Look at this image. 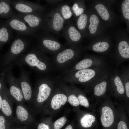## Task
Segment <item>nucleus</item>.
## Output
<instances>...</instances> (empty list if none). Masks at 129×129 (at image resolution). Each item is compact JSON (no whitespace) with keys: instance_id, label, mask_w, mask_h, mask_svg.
Here are the masks:
<instances>
[{"instance_id":"obj_1","label":"nucleus","mask_w":129,"mask_h":129,"mask_svg":"<svg viewBox=\"0 0 129 129\" xmlns=\"http://www.w3.org/2000/svg\"><path fill=\"white\" fill-rule=\"evenodd\" d=\"M15 65H27L35 70L45 73L48 69V61L44 52L38 46L30 49L20 55L8 68L12 69Z\"/></svg>"},{"instance_id":"obj_2","label":"nucleus","mask_w":129,"mask_h":129,"mask_svg":"<svg viewBox=\"0 0 129 129\" xmlns=\"http://www.w3.org/2000/svg\"><path fill=\"white\" fill-rule=\"evenodd\" d=\"M29 45L28 41L25 39L20 37L16 38L0 61L3 69L10 66L20 55L25 53Z\"/></svg>"},{"instance_id":"obj_3","label":"nucleus","mask_w":129,"mask_h":129,"mask_svg":"<svg viewBox=\"0 0 129 129\" xmlns=\"http://www.w3.org/2000/svg\"><path fill=\"white\" fill-rule=\"evenodd\" d=\"M57 7L46 13L43 30L44 32L59 34L62 31L65 22Z\"/></svg>"},{"instance_id":"obj_4","label":"nucleus","mask_w":129,"mask_h":129,"mask_svg":"<svg viewBox=\"0 0 129 129\" xmlns=\"http://www.w3.org/2000/svg\"><path fill=\"white\" fill-rule=\"evenodd\" d=\"M11 70L1 72L4 74L9 84V95L13 103L23 104L24 101L22 91L17 78L14 76Z\"/></svg>"},{"instance_id":"obj_5","label":"nucleus","mask_w":129,"mask_h":129,"mask_svg":"<svg viewBox=\"0 0 129 129\" xmlns=\"http://www.w3.org/2000/svg\"><path fill=\"white\" fill-rule=\"evenodd\" d=\"M37 37L38 46L44 52H59L62 49V45L48 32H44L37 36Z\"/></svg>"},{"instance_id":"obj_6","label":"nucleus","mask_w":129,"mask_h":129,"mask_svg":"<svg viewBox=\"0 0 129 129\" xmlns=\"http://www.w3.org/2000/svg\"><path fill=\"white\" fill-rule=\"evenodd\" d=\"M46 13L45 11L29 14L18 13L16 14L35 33L40 30H43Z\"/></svg>"},{"instance_id":"obj_7","label":"nucleus","mask_w":129,"mask_h":129,"mask_svg":"<svg viewBox=\"0 0 129 129\" xmlns=\"http://www.w3.org/2000/svg\"><path fill=\"white\" fill-rule=\"evenodd\" d=\"M46 79H41L38 81L34 91L32 102L35 107H39L48 98L51 89Z\"/></svg>"},{"instance_id":"obj_8","label":"nucleus","mask_w":129,"mask_h":129,"mask_svg":"<svg viewBox=\"0 0 129 129\" xmlns=\"http://www.w3.org/2000/svg\"><path fill=\"white\" fill-rule=\"evenodd\" d=\"M11 4L19 13L23 14L43 12L46 9L39 3L25 0H11Z\"/></svg>"},{"instance_id":"obj_9","label":"nucleus","mask_w":129,"mask_h":129,"mask_svg":"<svg viewBox=\"0 0 129 129\" xmlns=\"http://www.w3.org/2000/svg\"><path fill=\"white\" fill-rule=\"evenodd\" d=\"M9 27L12 30L25 36H36L35 33L22 19L15 14L5 21Z\"/></svg>"},{"instance_id":"obj_10","label":"nucleus","mask_w":129,"mask_h":129,"mask_svg":"<svg viewBox=\"0 0 129 129\" xmlns=\"http://www.w3.org/2000/svg\"><path fill=\"white\" fill-rule=\"evenodd\" d=\"M20 67V75L17 80L22 93L24 102L30 104L32 102L33 91L29 76L28 73Z\"/></svg>"},{"instance_id":"obj_11","label":"nucleus","mask_w":129,"mask_h":129,"mask_svg":"<svg viewBox=\"0 0 129 129\" xmlns=\"http://www.w3.org/2000/svg\"><path fill=\"white\" fill-rule=\"evenodd\" d=\"M16 115L13 121L20 123L30 124L33 120L32 114L23 104H17Z\"/></svg>"},{"instance_id":"obj_12","label":"nucleus","mask_w":129,"mask_h":129,"mask_svg":"<svg viewBox=\"0 0 129 129\" xmlns=\"http://www.w3.org/2000/svg\"><path fill=\"white\" fill-rule=\"evenodd\" d=\"M62 34L68 43L70 45L79 41L81 37L80 33L70 21H68L62 30Z\"/></svg>"},{"instance_id":"obj_13","label":"nucleus","mask_w":129,"mask_h":129,"mask_svg":"<svg viewBox=\"0 0 129 129\" xmlns=\"http://www.w3.org/2000/svg\"><path fill=\"white\" fill-rule=\"evenodd\" d=\"M2 98L1 109L4 114L11 121H13L12 102L8 93V90L5 87Z\"/></svg>"},{"instance_id":"obj_14","label":"nucleus","mask_w":129,"mask_h":129,"mask_svg":"<svg viewBox=\"0 0 129 129\" xmlns=\"http://www.w3.org/2000/svg\"><path fill=\"white\" fill-rule=\"evenodd\" d=\"M98 73L96 69L89 68L78 70L75 73L74 76L79 82L84 83L95 78Z\"/></svg>"},{"instance_id":"obj_15","label":"nucleus","mask_w":129,"mask_h":129,"mask_svg":"<svg viewBox=\"0 0 129 129\" xmlns=\"http://www.w3.org/2000/svg\"><path fill=\"white\" fill-rule=\"evenodd\" d=\"M12 36V30L5 21L1 20L0 22V51L3 46L10 42Z\"/></svg>"},{"instance_id":"obj_16","label":"nucleus","mask_w":129,"mask_h":129,"mask_svg":"<svg viewBox=\"0 0 129 129\" xmlns=\"http://www.w3.org/2000/svg\"><path fill=\"white\" fill-rule=\"evenodd\" d=\"M114 116L112 110L109 107L105 106L102 109L101 121L103 126L108 127L110 126L114 121Z\"/></svg>"},{"instance_id":"obj_17","label":"nucleus","mask_w":129,"mask_h":129,"mask_svg":"<svg viewBox=\"0 0 129 129\" xmlns=\"http://www.w3.org/2000/svg\"><path fill=\"white\" fill-rule=\"evenodd\" d=\"M11 1L2 0L0 1V18L8 19L15 14L11 6Z\"/></svg>"},{"instance_id":"obj_18","label":"nucleus","mask_w":129,"mask_h":129,"mask_svg":"<svg viewBox=\"0 0 129 129\" xmlns=\"http://www.w3.org/2000/svg\"><path fill=\"white\" fill-rule=\"evenodd\" d=\"M75 55V52L71 48L61 50L58 54L56 56L57 62L60 64H63L73 58Z\"/></svg>"},{"instance_id":"obj_19","label":"nucleus","mask_w":129,"mask_h":129,"mask_svg":"<svg viewBox=\"0 0 129 129\" xmlns=\"http://www.w3.org/2000/svg\"><path fill=\"white\" fill-rule=\"evenodd\" d=\"M100 60L94 58H86L77 64L75 66V70H79L90 68L95 65L100 64Z\"/></svg>"},{"instance_id":"obj_20","label":"nucleus","mask_w":129,"mask_h":129,"mask_svg":"<svg viewBox=\"0 0 129 129\" xmlns=\"http://www.w3.org/2000/svg\"><path fill=\"white\" fill-rule=\"evenodd\" d=\"M67 100V97L65 95L58 94L53 97L51 101V105L52 108L54 110L59 109L62 105H64Z\"/></svg>"},{"instance_id":"obj_21","label":"nucleus","mask_w":129,"mask_h":129,"mask_svg":"<svg viewBox=\"0 0 129 129\" xmlns=\"http://www.w3.org/2000/svg\"><path fill=\"white\" fill-rule=\"evenodd\" d=\"M57 7L61 16L65 20L69 19L72 16V13L68 5L66 4L59 5Z\"/></svg>"},{"instance_id":"obj_22","label":"nucleus","mask_w":129,"mask_h":129,"mask_svg":"<svg viewBox=\"0 0 129 129\" xmlns=\"http://www.w3.org/2000/svg\"><path fill=\"white\" fill-rule=\"evenodd\" d=\"M107 82L105 80L96 85L94 89V95L97 96H100L104 94L107 90Z\"/></svg>"},{"instance_id":"obj_23","label":"nucleus","mask_w":129,"mask_h":129,"mask_svg":"<svg viewBox=\"0 0 129 129\" xmlns=\"http://www.w3.org/2000/svg\"><path fill=\"white\" fill-rule=\"evenodd\" d=\"M118 48L119 53L123 59H129V46L126 41L120 42L118 44Z\"/></svg>"},{"instance_id":"obj_24","label":"nucleus","mask_w":129,"mask_h":129,"mask_svg":"<svg viewBox=\"0 0 129 129\" xmlns=\"http://www.w3.org/2000/svg\"><path fill=\"white\" fill-rule=\"evenodd\" d=\"M95 120L94 116L89 114H86L82 117L80 123L82 126L85 128L91 127Z\"/></svg>"},{"instance_id":"obj_25","label":"nucleus","mask_w":129,"mask_h":129,"mask_svg":"<svg viewBox=\"0 0 129 129\" xmlns=\"http://www.w3.org/2000/svg\"><path fill=\"white\" fill-rule=\"evenodd\" d=\"M95 8L103 19L107 21L109 19L110 16L109 12L103 5L98 4L96 6Z\"/></svg>"},{"instance_id":"obj_26","label":"nucleus","mask_w":129,"mask_h":129,"mask_svg":"<svg viewBox=\"0 0 129 129\" xmlns=\"http://www.w3.org/2000/svg\"><path fill=\"white\" fill-rule=\"evenodd\" d=\"M90 24L89 26V30L91 33L93 34L97 30L99 23V20L96 16L93 14L90 16Z\"/></svg>"},{"instance_id":"obj_27","label":"nucleus","mask_w":129,"mask_h":129,"mask_svg":"<svg viewBox=\"0 0 129 129\" xmlns=\"http://www.w3.org/2000/svg\"><path fill=\"white\" fill-rule=\"evenodd\" d=\"M113 81L117 91L120 94H122L125 92L124 86L119 76L116 75L113 78Z\"/></svg>"},{"instance_id":"obj_28","label":"nucleus","mask_w":129,"mask_h":129,"mask_svg":"<svg viewBox=\"0 0 129 129\" xmlns=\"http://www.w3.org/2000/svg\"><path fill=\"white\" fill-rule=\"evenodd\" d=\"M108 43L105 42H101L96 43L92 47L93 50L95 52H102L107 50L109 48Z\"/></svg>"},{"instance_id":"obj_29","label":"nucleus","mask_w":129,"mask_h":129,"mask_svg":"<svg viewBox=\"0 0 129 129\" xmlns=\"http://www.w3.org/2000/svg\"><path fill=\"white\" fill-rule=\"evenodd\" d=\"M87 16L85 14L81 15L77 22V25L78 29L80 30L84 29L86 27L87 22Z\"/></svg>"},{"instance_id":"obj_30","label":"nucleus","mask_w":129,"mask_h":129,"mask_svg":"<svg viewBox=\"0 0 129 129\" xmlns=\"http://www.w3.org/2000/svg\"><path fill=\"white\" fill-rule=\"evenodd\" d=\"M122 9L124 17L129 19V0H125L122 5Z\"/></svg>"},{"instance_id":"obj_31","label":"nucleus","mask_w":129,"mask_h":129,"mask_svg":"<svg viewBox=\"0 0 129 129\" xmlns=\"http://www.w3.org/2000/svg\"><path fill=\"white\" fill-rule=\"evenodd\" d=\"M67 120L64 117H62L57 120L54 123V129H60L65 124Z\"/></svg>"},{"instance_id":"obj_32","label":"nucleus","mask_w":129,"mask_h":129,"mask_svg":"<svg viewBox=\"0 0 129 129\" xmlns=\"http://www.w3.org/2000/svg\"><path fill=\"white\" fill-rule=\"evenodd\" d=\"M72 10L76 16H78L83 14L84 11V9L83 8L79 7L78 4L75 3L72 7Z\"/></svg>"},{"instance_id":"obj_33","label":"nucleus","mask_w":129,"mask_h":129,"mask_svg":"<svg viewBox=\"0 0 129 129\" xmlns=\"http://www.w3.org/2000/svg\"><path fill=\"white\" fill-rule=\"evenodd\" d=\"M68 101L70 104L76 107L80 104L78 97L74 94H71L69 96Z\"/></svg>"},{"instance_id":"obj_34","label":"nucleus","mask_w":129,"mask_h":129,"mask_svg":"<svg viewBox=\"0 0 129 129\" xmlns=\"http://www.w3.org/2000/svg\"><path fill=\"white\" fill-rule=\"evenodd\" d=\"M78 98L81 105L86 108L88 107L89 105L88 101L85 97L80 94L78 96Z\"/></svg>"},{"instance_id":"obj_35","label":"nucleus","mask_w":129,"mask_h":129,"mask_svg":"<svg viewBox=\"0 0 129 129\" xmlns=\"http://www.w3.org/2000/svg\"><path fill=\"white\" fill-rule=\"evenodd\" d=\"M5 118L3 116L0 115V129H5Z\"/></svg>"},{"instance_id":"obj_36","label":"nucleus","mask_w":129,"mask_h":129,"mask_svg":"<svg viewBox=\"0 0 129 129\" xmlns=\"http://www.w3.org/2000/svg\"><path fill=\"white\" fill-rule=\"evenodd\" d=\"M5 77L4 74L1 73L0 76V92L4 87Z\"/></svg>"},{"instance_id":"obj_37","label":"nucleus","mask_w":129,"mask_h":129,"mask_svg":"<svg viewBox=\"0 0 129 129\" xmlns=\"http://www.w3.org/2000/svg\"><path fill=\"white\" fill-rule=\"evenodd\" d=\"M117 129H128L125 123L123 121H121L118 123Z\"/></svg>"},{"instance_id":"obj_38","label":"nucleus","mask_w":129,"mask_h":129,"mask_svg":"<svg viewBox=\"0 0 129 129\" xmlns=\"http://www.w3.org/2000/svg\"><path fill=\"white\" fill-rule=\"evenodd\" d=\"M50 128L48 125L44 123H42L39 124L37 127V129H50Z\"/></svg>"},{"instance_id":"obj_39","label":"nucleus","mask_w":129,"mask_h":129,"mask_svg":"<svg viewBox=\"0 0 129 129\" xmlns=\"http://www.w3.org/2000/svg\"><path fill=\"white\" fill-rule=\"evenodd\" d=\"M125 88L127 97H129V82L128 81L125 83Z\"/></svg>"},{"instance_id":"obj_40","label":"nucleus","mask_w":129,"mask_h":129,"mask_svg":"<svg viewBox=\"0 0 129 129\" xmlns=\"http://www.w3.org/2000/svg\"><path fill=\"white\" fill-rule=\"evenodd\" d=\"M45 1L48 4H54L60 3L62 0H45Z\"/></svg>"},{"instance_id":"obj_41","label":"nucleus","mask_w":129,"mask_h":129,"mask_svg":"<svg viewBox=\"0 0 129 129\" xmlns=\"http://www.w3.org/2000/svg\"><path fill=\"white\" fill-rule=\"evenodd\" d=\"M5 86L0 91V110L1 109L2 103V94L4 89V88Z\"/></svg>"},{"instance_id":"obj_42","label":"nucleus","mask_w":129,"mask_h":129,"mask_svg":"<svg viewBox=\"0 0 129 129\" xmlns=\"http://www.w3.org/2000/svg\"><path fill=\"white\" fill-rule=\"evenodd\" d=\"M64 129H73V128L71 125H69L66 126Z\"/></svg>"},{"instance_id":"obj_43","label":"nucleus","mask_w":129,"mask_h":129,"mask_svg":"<svg viewBox=\"0 0 129 129\" xmlns=\"http://www.w3.org/2000/svg\"><path fill=\"white\" fill-rule=\"evenodd\" d=\"M20 129V128H17V129Z\"/></svg>"},{"instance_id":"obj_44","label":"nucleus","mask_w":129,"mask_h":129,"mask_svg":"<svg viewBox=\"0 0 129 129\" xmlns=\"http://www.w3.org/2000/svg\"><path fill=\"white\" fill-rule=\"evenodd\" d=\"M1 67V65H0V67Z\"/></svg>"},{"instance_id":"obj_45","label":"nucleus","mask_w":129,"mask_h":129,"mask_svg":"<svg viewBox=\"0 0 129 129\" xmlns=\"http://www.w3.org/2000/svg\"><path fill=\"white\" fill-rule=\"evenodd\" d=\"M1 0H0V1H1Z\"/></svg>"}]
</instances>
